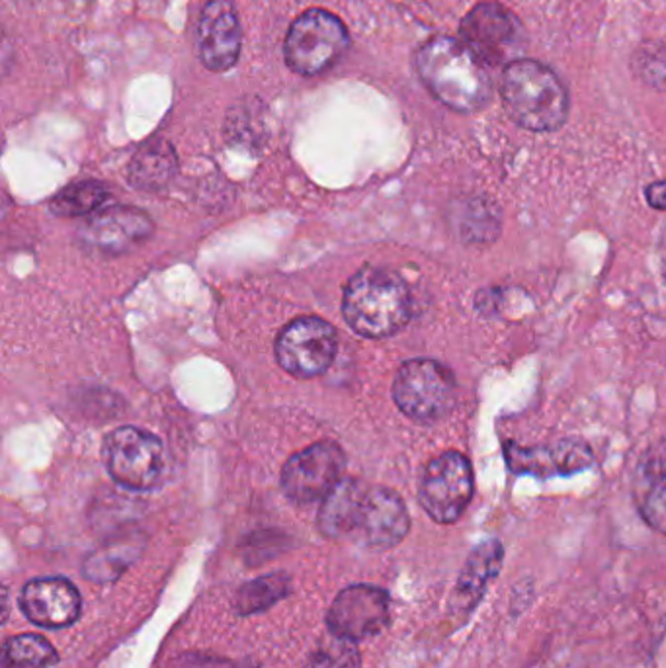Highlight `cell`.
I'll return each instance as SVG.
<instances>
[{
  "mask_svg": "<svg viewBox=\"0 0 666 668\" xmlns=\"http://www.w3.org/2000/svg\"><path fill=\"white\" fill-rule=\"evenodd\" d=\"M363 483L356 479L345 478L329 495L325 496L319 511V529L327 538H348L356 504L362 493Z\"/></svg>",
  "mask_w": 666,
  "mask_h": 668,
  "instance_id": "21",
  "label": "cell"
},
{
  "mask_svg": "<svg viewBox=\"0 0 666 668\" xmlns=\"http://www.w3.org/2000/svg\"><path fill=\"white\" fill-rule=\"evenodd\" d=\"M347 468L345 451L335 442L313 443L297 451L282 469V489L290 501L312 504L325 496L342 481Z\"/></svg>",
  "mask_w": 666,
  "mask_h": 668,
  "instance_id": "11",
  "label": "cell"
},
{
  "mask_svg": "<svg viewBox=\"0 0 666 668\" xmlns=\"http://www.w3.org/2000/svg\"><path fill=\"white\" fill-rule=\"evenodd\" d=\"M504 547L499 539H487L469 554L468 561L459 573L456 589L451 592L450 612L466 622L483 599L489 582L501 573Z\"/></svg>",
  "mask_w": 666,
  "mask_h": 668,
  "instance_id": "17",
  "label": "cell"
},
{
  "mask_svg": "<svg viewBox=\"0 0 666 668\" xmlns=\"http://www.w3.org/2000/svg\"><path fill=\"white\" fill-rule=\"evenodd\" d=\"M141 551H143V538L139 534L110 539L108 544L87 557L83 571L87 574L88 581H113L138 559Z\"/></svg>",
  "mask_w": 666,
  "mask_h": 668,
  "instance_id": "19",
  "label": "cell"
},
{
  "mask_svg": "<svg viewBox=\"0 0 666 668\" xmlns=\"http://www.w3.org/2000/svg\"><path fill=\"white\" fill-rule=\"evenodd\" d=\"M502 105L514 122L534 133L563 128L569 118V90L552 67L536 59H516L501 78Z\"/></svg>",
  "mask_w": 666,
  "mask_h": 668,
  "instance_id": "2",
  "label": "cell"
},
{
  "mask_svg": "<svg viewBox=\"0 0 666 668\" xmlns=\"http://www.w3.org/2000/svg\"><path fill=\"white\" fill-rule=\"evenodd\" d=\"M635 499L643 521L666 534V446H657L641 458L635 471Z\"/></svg>",
  "mask_w": 666,
  "mask_h": 668,
  "instance_id": "18",
  "label": "cell"
},
{
  "mask_svg": "<svg viewBox=\"0 0 666 668\" xmlns=\"http://www.w3.org/2000/svg\"><path fill=\"white\" fill-rule=\"evenodd\" d=\"M645 200H647L651 208L658 209V211H666V180L651 183L649 186L645 188Z\"/></svg>",
  "mask_w": 666,
  "mask_h": 668,
  "instance_id": "26",
  "label": "cell"
},
{
  "mask_svg": "<svg viewBox=\"0 0 666 668\" xmlns=\"http://www.w3.org/2000/svg\"><path fill=\"white\" fill-rule=\"evenodd\" d=\"M287 589H290V581H287L286 574H266L256 581L247 582L237 594L234 606L242 616L256 614V612H262L272 604H276L277 600L284 599Z\"/></svg>",
  "mask_w": 666,
  "mask_h": 668,
  "instance_id": "23",
  "label": "cell"
},
{
  "mask_svg": "<svg viewBox=\"0 0 666 668\" xmlns=\"http://www.w3.org/2000/svg\"><path fill=\"white\" fill-rule=\"evenodd\" d=\"M411 518L403 499L387 486L363 485L348 539L368 549H391L407 538Z\"/></svg>",
  "mask_w": 666,
  "mask_h": 668,
  "instance_id": "9",
  "label": "cell"
},
{
  "mask_svg": "<svg viewBox=\"0 0 666 668\" xmlns=\"http://www.w3.org/2000/svg\"><path fill=\"white\" fill-rule=\"evenodd\" d=\"M305 668H362V659L354 642L332 635V639L320 643L319 647L312 651Z\"/></svg>",
  "mask_w": 666,
  "mask_h": 668,
  "instance_id": "25",
  "label": "cell"
},
{
  "mask_svg": "<svg viewBox=\"0 0 666 668\" xmlns=\"http://www.w3.org/2000/svg\"><path fill=\"white\" fill-rule=\"evenodd\" d=\"M242 32L233 0H209L201 10L196 50L201 65L211 73H226L241 55Z\"/></svg>",
  "mask_w": 666,
  "mask_h": 668,
  "instance_id": "13",
  "label": "cell"
},
{
  "mask_svg": "<svg viewBox=\"0 0 666 668\" xmlns=\"http://www.w3.org/2000/svg\"><path fill=\"white\" fill-rule=\"evenodd\" d=\"M411 292L405 280L383 269H362L345 287L342 313L365 339H385L411 319Z\"/></svg>",
  "mask_w": 666,
  "mask_h": 668,
  "instance_id": "3",
  "label": "cell"
},
{
  "mask_svg": "<svg viewBox=\"0 0 666 668\" xmlns=\"http://www.w3.org/2000/svg\"><path fill=\"white\" fill-rule=\"evenodd\" d=\"M458 397V383L450 368L416 358L398 368L393 382V399L397 407L418 425H434L450 415Z\"/></svg>",
  "mask_w": 666,
  "mask_h": 668,
  "instance_id": "4",
  "label": "cell"
},
{
  "mask_svg": "<svg viewBox=\"0 0 666 668\" xmlns=\"http://www.w3.org/2000/svg\"><path fill=\"white\" fill-rule=\"evenodd\" d=\"M415 65L426 90L454 112H477L493 96L491 67L458 37L434 35L426 40L416 52Z\"/></svg>",
  "mask_w": 666,
  "mask_h": 668,
  "instance_id": "1",
  "label": "cell"
},
{
  "mask_svg": "<svg viewBox=\"0 0 666 668\" xmlns=\"http://www.w3.org/2000/svg\"><path fill=\"white\" fill-rule=\"evenodd\" d=\"M476 493V478L468 458L444 451L426 463L418 483V503L434 522L454 524L468 511Z\"/></svg>",
  "mask_w": 666,
  "mask_h": 668,
  "instance_id": "6",
  "label": "cell"
},
{
  "mask_svg": "<svg viewBox=\"0 0 666 668\" xmlns=\"http://www.w3.org/2000/svg\"><path fill=\"white\" fill-rule=\"evenodd\" d=\"M348 45L350 34L345 22L329 10L312 9L303 12L290 28L284 59L297 75L315 77L335 67Z\"/></svg>",
  "mask_w": 666,
  "mask_h": 668,
  "instance_id": "5",
  "label": "cell"
},
{
  "mask_svg": "<svg viewBox=\"0 0 666 668\" xmlns=\"http://www.w3.org/2000/svg\"><path fill=\"white\" fill-rule=\"evenodd\" d=\"M20 607L32 624L47 629L69 627L80 616V594L63 577H45L28 582L20 594Z\"/></svg>",
  "mask_w": 666,
  "mask_h": 668,
  "instance_id": "15",
  "label": "cell"
},
{
  "mask_svg": "<svg viewBox=\"0 0 666 668\" xmlns=\"http://www.w3.org/2000/svg\"><path fill=\"white\" fill-rule=\"evenodd\" d=\"M102 456L113 481L130 491L153 489L165 466L161 440L135 426L113 430L105 440Z\"/></svg>",
  "mask_w": 666,
  "mask_h": 668,
  "instance_id": "7",
  "label": "cell"
},
{
  "mask_svg": "<svg viewBox=\"0 0 666 668\" xmlns=\"http://www.w3.org/2000/svg\"><path fill=\"white\" fill-rule=\"evenodd\" d=\"M337 330L332 325L319 317H302L280 332L277 364L295 377H317L329 370L337 357Z\"/></svg>",
  "mask_w": 666,
  "mask_h": 668,
  "instance_id": "10",
  "label": "cell"
},
{
  "mask_svg": "<svg viewBox=\"0 0 666 668\" xmlns=\"http://www.w3.org/2000/svg\"><path fill=\"white\" fill-rule=\"evenodd\" d=\"M57 660V651L42 635L22 634L10 637L2 649L4 668H50Z\"/></svg>",
  "mask_w": 666,
  "mask_h": 668,
  "instance_id": "22",
  "label": "cell"
},
{
  "mask_svg": "<svg viewBox=\"0 0 666 668\" xmlns=\"http://www.w3.org/2000/svg\"><path fill=\"white\" fill-rule=\"evenodd\" d=\"M502 450L506 466L516 475H572L594 463V451L580 438H561L549 446L532 448H524L516 442H504Z\"/></svg>",
  "mask_w": 666,
  "mask_h": 668,
  "instance_id": "14",
  "label": "cell"
},
{
  "mask_svg": "<svg viewBox=\"0 0 666 668\" xmlns=\"http://www.w3.org/2000/svg\"><path fill=\"white\" fill-rule=\"evenodd\" d=\"M176 173L174 149L165 141H153L139 149L130 165V183L139 190L155 191L171 183Z\"/></svg>",
  "mask_w": 666,
  "mask_h": 668,
  "instance_id": "20",
  "label": "cell"
},
{
  "mask_svg": "<svg viewBox=\"0 0 666 668\" xmlns=\"http://www.w3.org/2000/svg\"><path fill=\"white\" fill-rule=\"evenodd\" d=\"M459 40L466 42L487 67H501L520 59L524 28L506 7L481 2L461 20Z\"/></svg>",
  "mask_w": 666,
  "mask_h": 668,
  "instance_id": "8",
  "label": "cell"
},
{
  "mask_svg": "<svg viewBox=\"0 0 666 668\" xmlns=\"http://www.w3.org/2000/svg\"><path fill=\"white\" fill-rule=\"evenodd\" d=\"M198 668H254L249 662H234L223 659H201Z\"/></svg>",
  "mask_w": 666,
  "mask_h": 668,
  "instance_id": "27",
  "label": "cell"
},
{
  "mask_svg": "<svg viewBox=\"0 0 666 668\" xmlns=\"http://www.w3.org/2000/svg\"><path fill=\"white\" fill-rule=\"evenodd\" d=\"M153 233L151 219L133 208L105 209L88 219L80 241L92 251L121 254L143 243Z\"/></svg>",
  "mask_w": 666,
  "mask_h": 668,
  "instance_id": "16",
  "label": "cell"
},
{
  "mask_svg": "<svg viewBox=\"0 0 666 668\" xmlns=\"http://www.w3.org/2000/svg\"><path fill=\"white\" fill-rule=\"evenodd\" d=\"M390 594L372 584L348 587L327 612L330 635L354 643L380 635L390 625Z\"/></svg>",
  "mask_w": 666,
  "mask_h": 668,
  "instance_id": "12",
  "label": "cell"
},
{
  "mask_svg": "<svg viewBox=\"0 0 666 668\" xmlns=\"http://www.w3.org/2000/svg\"><path fill=\"white\" fill-rule=\"evenodd\" d=\"M108 201V190L102 184L78 183L61 190L52 200V211L61 218H77L92 213Z\"/></svg>",
  "mask_w": 666,
  "mask_h": 668,
  "instance_id": "24",
  "label": "cell"
}]
</instances>
